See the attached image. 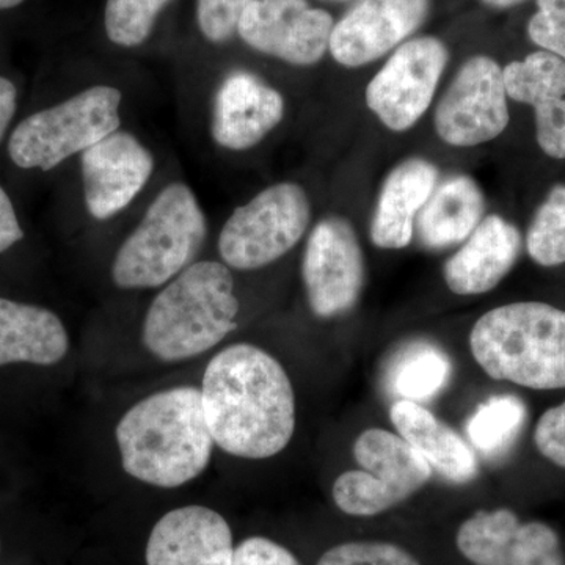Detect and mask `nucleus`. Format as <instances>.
I'll return each mask as SVG.
<instances>
[{
  "label": "nucleus",
  "instance_id": "obj_1",
  "mask_svg": "<svg viewBox=\"0 0 565 565\" xmlns=\"http://www.w3.org/2000/svg\"><path fill=\"white\" fill-rule=\"evenodd\" d=\"M200 392L214 444L226 455L270 459L291 444L297 426L291 379L258 345L232 344L214 355Z\"/></svg>",
  "mask_w": 565,
  "mask_h": 565
},
{
  "label": "nucleus",
  "instance_id": "obj_2",
  "mask_svg": "<svg viewBox=\"0 0 565 565\" xmlns=\"http://www.w3.org/2000/svg\"><path fill=\"white\" fill-rule=\"evenodd\" d=\"M115 437L126 473L161 489L199 478L215 445L196 386H177L140 401L121 416Z\"/></svg>",
  "mask_w": 565,
  "mask_h": 565
},
{
  "label": "nucleus",
  "instance_id": "obj_3",
  "mask_svg": "<svg viewBox=\"0 0 565 565\" xmlns=\"http://www.w3.org/2000/svg\"><path fill=\"white\" fill-rule=\"evenodd\" d=\"M468 348L492 381L531 392L565 390V310L541 300L494 307L475 322Z\"/></svg>",
  "mask_w": 565,
  "mask_h": 565
},
{
  "label": "nucleus",
  "instance_id": "obj_4",
  "mask_svg": "<svg viewBox=\"0 0 565 565\" xmlns=\"http://www.w3.org/2000/svg\"><path fill=\"white\" fill-rule=\"evenodd\" d=\"M239 300L232 270L193 263L156 296L143 322V344L162 362L193 359L236 330Z\"/></svg>",
  "mask_w": 565,
  "mask_h": 565
},
{
  "label": "nucleus",
  "instance_id": "obj_5",
  "mask_svg": "<svg viewBox=\"0 0 565 565\" xmlns=\"http://www.w3.org/2000/svg\"><path fill=\"white\" fill-rule=\"evenodd\" d=\"M206 234V217L191 188L182 182L167 185L115 256V285L121 289L167 285L192 266Z\"/></svg>",
  "mask_w": 565,
  "mask_h": 565
},
{
  "label": "nucleus",
  "instance_id": "obj_6",
  "mask_svg": "<svg viewBox=\"0 0 565 565\" xmlns=\"http://www.w3.org/2000/svg\"><path fill=\"white\" fill-rule=\"evenodd\" d=\"M359 468L334 479V505L351 516H375L415 497L434 478L427 460L396 430L367 427L352 446Z\"/></svg>",
  "mask_w": 565,
  "mask_h": 565
},
{
  "label": "nucleus",
  "instance_id": "obj_7",
  "mask_svg": "<svg viewBox=\"0 0 565 565\" xmlns=\"http://www.w3.org/2000/svg\"><path fill=\"white\" fill-rule=\"evenodd\" d=\"M121 92L95 85L70 99L36 111L11 134V161L25 170L50 172L120 129Z\"/></svg>",
  "mask_w": 565,
  "mask_h": 565
},
{
  "label": "nucleus",
  "instance_id": "obj_8",
  "mask_svg": "<svg viewBox=\"0 0 565 565\" xmlns=\"http://www.w3.org/2000/svg\"><path fill=\"white\" fill-rule=\"evenodd\" d=\"M310 221L307 192L278 182L233 212L218 236V253L230 269H263L300 243Z\"/></svg>",
  "mask_w": 565,
  "mask_h": 565
},
{
  "label": "nucleus",
  "instance_id": "obj_9",
  "mask_svg": "<svg viewBox=\"0 0 565 565\" xmlns=\"http://www.w3.org/2000/svg\"><path fill=\"white\" fill-rule=\"evenodd\" d=\"M448 61V47L435 36L405 41L367 84V109L390 131L414 128L433 104Z\"/></svg>",
  "mask_w": 565,
  "mask_h": 565
},
{
  "label": "nucleus",
  "instance_id": "obj_10",
  "mask_svg": "<svg viewBox=\"0 0 565 565\" xmlns=\"http://www.w3.org/2000/svg\"><path fill=\"white\" fill-rule=\"evenodd\" d=\"M511 121L503 68L489 55H475L457 71L434 115V128L457 148L484 145L500 137Z\"/></svg>",
  "mask_w": 565,
  "mask_h": 565
},
{
  "label": "nucleus",
  "instance_id": "obj_11",
  "mask_svg": "<svg viewBox=\"0 0 565 565\" xmlns=\"http://www.w3.org/2000/svg\"><path fill=\"white\" fill-rule=\"evenodd\" d=\"M302 278L316 318H340L362 297L366 266L362 244L344 217L323 218L305 245Z\"/></svg>",
  "mask_w": 565,
  "mask_h": 565
},
{
  "label": "nucleus",
  "instance_id": "obj_12",
  "mask_svg": "<svg viewBox=\"0 0 565 565\" xmlns=\"http://www.w3.org/2000/svg\"><path fill=\"white\" fill-rule=\"evenodd\" d=\"M333 17L307 0H255L237 25L253 50L296 66L321 62L329 51Z\"/></svg>",
  "mask_w": 565,
  "mask_h": 565
},
{
  "label": "nucleus",
  "instance_id": "obj_13",
  "mask_svg": "<svg viewBox=\"0 0 565 565\" xmlns=\"http://www.w3.org/2000/svg\"><path fill=\"white\" fill-rule=\"evenodd\" d=\"M456 545L473 565H565L559 535L544 522H523L511 509L478 511L456 535Z\"/></svg>",
  "mask_w": 565,
  "mask_h": 565
},
{
  "label": "nucleus",
  "instance_id": "obj_14",
  "mask_svg": "<svg viewBox=\"0 0 565 565\" xmlns=\"http://www.w3.org/2000/svg\"><path fill=\"white\" fill-rule=\"evenodd\" d=\"M430 0H359L334 22L329 51L345 68H360L399 47L422 28Z\"/></svg>",
  "mask_w": 565,
  "mask_h": 565
},
{
  "label": "nucleus",
  "instance_id": "obj_15",
  "mask_svg": "<svg viewBox=\"0 0 565 565\" xmlns=\"http://www.w3.org/2000/svg\"><path fill=\"white\" fill-rule=\"evenodd\" d=\"M85 206L107 221L120 214L147 185L154 159L132 134L118 131L81 152Z\"/></svg>",
  "mask_w": 565,
  "mask_h": 565
},
{
  "label": "nucleus",
  "instance_id": "obj_16",
  "mask_svg": "<svg viewBox=\"0 0 565 565\" xmlns=\"http://www.w3.org/2000/svg\"><path fill=\"white\" fill-rule=\"evenodd\" d=\"M285 99L250 71H234L223 79L212 106L211 132L222 148L245 151L280 125Z\"/></svg>",
  "mask_w": 565,
  "mask_h": 565
},
{
  "label": "nucleus",
  "instance_id": "obj_17",
  "mask_svg": "<svg viewBox=\"0 0 565 565\" xmlns=\"http://www.w3.org/2000/svg\"><path fill=\"white\" fill-rule=\"evenodd\" d=\"M232 527L204 505L174 509L156 523L147 565H233Z\"/></svg>",
  "mask_w": 565,
  "mask_h": 565
},
{
  "label": "nucleus",
  "instance_id": "obj_18",
  "mask_svg": "<svg viewBox=\"0 0 565 565\" xmlns=\"http://www.w3.org/2000/svg\"><path fill=\"white\" fill-rule=\"evenodd\" d=\"M523 245L522 233L514 223L500 214L486 215L445 263L446 286L460 297L493 291L514 270Z\"/></svg>",
  "mask_w": 565,
  "mask_h": 565
},
{
  "label": "nucleus",
  "instance_id": "obj_19",
  "mask_svg": "<svg viewBox=\"0 0 565 565\" xmlns=\"http://www.w3.org/2000/svg\"><path fill=\"white\" fill-rule=\"evenodd\" d=\"M394 430L427 460L446 482L465 486L481 473V462L467 438L415 401L396 399L390 407Z\"/></svg>",
  "mask_w": 565,
  "mask_h": 565
},
{
  "label": "nucleus",
  "instance_id": "obj_20",
  "mask_svg": "<svg viewBox=\"0 0 565 565\" xmlns=\"http://www.w3.org/2000/svg\"><path fill=\"white\" fill-rule=\"evenodd\" d=\"M438 169L426 159H407L390 172L379 193L371 241L382 250H403L414 241L415 221L434 189Z\"/></svg>",
  "mask_w": 565,
  "mask_h": 565
},
{
  "label": "nucleus",
  "instance_id": "obj_21",
  "mask_svg": "<svg viewBox=\"0 0 565 565\" xmlns=\"http://www.w3.org/2000/svg\"><path fill=\"white\" fill-rule=\"evenodd\" d=\"M68 349V332L57 315L0 297V367L13 363L52 366L65 359Z\"/></svg>",
  "mask_w": 565,
  "mask_h": 565
},
{
  "label": "nucleus",
  "instance_id": "obj_22",
  "mask_svg": "<svg viewBox=\"0 0 565 565\" xmlns=\"http://www.w3.org/2000/svg\"><path fill=\"white\" fill-rule=\"evenodd\" d=\"M486 199L467 174L448 178L434 189L416 221L419 243L429 250L462 244L484 218Z\"/></svg>",
  "mask_w": 565,
  "mask_h": 565
},
{
  "label": "nucleus",
  "instance_id": "obj_23",
  "mask_svg": "<svg viewBox=\"0 0 565 565\" xmlns=\"http://www.w3.org/2000/svg\"><path fill=\"white\" fill-rule=\"evenodd\" d=\"M448 353L427 341H415L397 353L390 367L388 385L397 399L424 404L437 396L451 381Z\"/></svg>",
  "mask_w": 565,
  "mask_h": 565
},
{
  "label": "nucleus",
  "instance_id": "obj_24",
  "mask_svg": "<svg viewBox=\"0 0 565 565\" xmlns=\"http://www.w3.org/2000/svg\"><path fill=\"white\" fill-rule=\"evenodd\" d=\"M505 93L511 102L533 107L565 96V61L552 52L539 50L503 68Z\"/></svg>",
  "mask_w": 565,
  "mask_h": 565
},
{
  "label": "nucleus",
  "instance_id": "obj_25",
  "mask_svg": "<svg viewBox=\"0 0 565 565\" xmlns=\"http://www.w3.org/2000/svg\"><path fill=\"white\" fill-rule=\"evenodd\" d=\"M523 418L525 407L522 401L509 394L489 397L465 423L467 441L479 455H500L514 440Z\"/></svg>",
  "mask_w": 565,
  "mask_h": 565
},
{
  "label": "nucleus",
  "instance_id": "obj_26",
  "mask_svg": "<svg viewBox=\"0 0 565 565\" xmlns=\"http://www.w3.org/2000/svg\"><path fill=\"white\" fill-rule=\"evenodd\" d=\"M525 250L531 262L544 269L565 264V184L550 189L539 204L525 237Z\"/></svg>",
  "mask_w": 565,
  "mask_h": 565
},
{
  "label": "nucleus",
  "instance_id": "obj_27",
  "mask_svg": "<svg viewBox=\"0 0 565 565\" xmlns=\"http://www.w3.org/2000/svg\"><path fill=\"white\" fill-rule=\"evenodd\" d=\"M170 0H107L104 25L111 43L140 46L151 35L156 20Z\"/></svg>",
  "mask_w": 565,
  "mask_h": 565
},
{
  "label": "nucleus",
  "instance_id": "obj_28",
  "mask_svg": "<svg viewBox=\"0 0 565 565\" xmlns=\"http://www.w3.org/2000/svg\"><path fill=\"white\" fill-rule=\"evenodd\" d=\"M318 565H422L403 546L390 542H345L323 553Z\"/></svg>",
  "mask_w": 565,
  "mask_h": 565
},
{
  "label": "nucleus",
  "instance_id": "obj_29",
  "mask_svg": "<svg viewBox=\"0 0 565 565\" xmlns=\"http://www.w3.org/2000/svg\"><path fill=\"white\" fill-rule=\"evenodd\" d=\"M255 0H196V22L204 39L225 43L237 33L244 11Z\"/></svg>",
  "mask_w": 565,
  "mask_h": 565
},
{
  "label": "nucleus",
  "instance_id": "obj_30",
  "mask_svg": "<svg viewBox=\"0 0 565 565\" xmlns=\"http://www.w3.org/2000/svg\"><path fill=\"white\" fill-rule=\"evenodd\" d=\"M537 10L527 21V36L539 50L565 61V0H535Z\"/></svg>",
  "mask_w": 565,
  "mask_h": 565
},
{
  "label": "nucleus",
  "instance_id": "obj_31",
  "mask_svg": "<svg viewBox=\"0 0 565 565\" xmlns=\"http://www.w3.org/2000/svg\"><path fill=\"white\" fill-rule=\"evenodd\" d=\"M533 110L539 148L550 159L565 161V96L546 99Z\"/></svg>",
  "mask_w": 565,
  "mask_h": 565
},
{
  "label": "nucleus",
  "instance_id": "obj_32",
  "mask_svg": "<svg viewBox=\"0 0 565 565\" xmlns=\"http://www.w3.org/2000/svg\"><path fill=\"white\" fill-rule=\"evenodd\" d=\"M533 444L542 459L565 471V399L539 416Z\"/></svg>",
  "mask_w": 565,
  "mask_h": 565
},
{
  "label": "nucleus",
  "instance_id": "obj_33",
  "mask_svg": "<svg viewBox=\"0 0 565 565\" xmlns=\"http://www.w3.org/2000/svg\"><path fill=\"white\" fill-rule=\"evenodd\" d=\"M233 565H302L285 546L266 537L245 539L234 548Z\"/></svg>",
  "mask_w": 565,
  "mask_h": 565
},
{
  "label": "nucleus",
  "instance_id": "obj_34",
  "mask_svg": "<svg viewBox=\"0 0 565 565\" xmlns=\"http://www.w3.org/2000/svg\"><path fill=\"white\" fill-rule=\"evenodd\" d=\"M24 237L10 196L0 185V253L9 250Z\"/></svg>",
  "mask_w": 565,
  "mask_h": 565
},
{
  "label": "nucleus",
  "instance_id": "obj_35",
  "mask_svg": "<svg viewBox=\"0 0 565 565\" xmlns=\"http://www.w3.org/2000/svg\"><path fill=\"white\" fill-rule=\"evenodd\" d=\"M18 92L13 82L0 76V140L6 136L7 128L17 111Z\"/></svg>",
  "mask_w": 565,
  "mask_h": 565
},
{
  "label": "nucleus",
  "instance_id": "obj_36",
  "mask_svg": "<svg viewBox=\"0 0 565 565\" xmlns=\"http://www.w3.org/2000/svg\"><path fill=\"white\" fill-rule=\"evenodd\" d=\"M486 6L493 7V9H512V7L522 6L527 0H482Z\"/></svg>",
  "mask_w": 565,
  "mask_h": 565
},
{
  "label": "nucleus",
  "instance_id": "obj_37",
  "mask_svg": "<svg viewBox=\"0 0 565 565\" xmlns=\"http://www.w3.org/2000/svg\"><path fill=\"white\" fill-rule=\"evenodd\" d=\"M24 0H0V10L14 9V7L21 6Z\"/></svg>",
  "mask_w": 565,
  "mask_h": 565
}]
</instances>
